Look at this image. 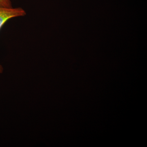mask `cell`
Instances as JSON below:
<instances>
[{
    "instance_id": "1",
    "label": "cell",
    "mask_w": 147,
    "mask_h": 147,
    "mask_svg": "<svg viewBox=\"0 0 147 147\" xmlns=\"http://www.w3.org/2000/svg\"><path fill=\"white\" fill-rule=\"evenodd\" d=\"M26 15V12L21 7L7 8L0 7V30L9 19L16 17H21ZM3 67L0 65V73L3 72Z\"/></svg>"
},
{
    "instance_id": "2",
    "label": "cell",
    "mask_w": 147,
    "mask_h": 147,
    "mask_svg": "<svg viewBox=\"0 0 147 147\" xmlns=\"http://www.w3.org/2000/svg\"><path fill=\"white\" fill-rule=\"evenodd\" d=\"M0 7L7 8L12 7L11 0H0Z\"/></svg>"
}]
</instances>
